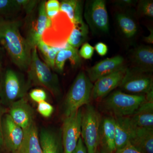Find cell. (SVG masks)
I'll return each mask as SVG.
<instances>
[{
    "instance_id": "1",
    "label": "cell",
    "mask_w": 153,
    "mask_h": 153,
    "mask_svg": "<svg viewBox=\"0 0 153 153\" xmlns=\"http://www.w3.org/2000/svg\"><path fill=\"white\" fill-rule=\"evenodd\" d=\"M20 27L18 22L1 21L0 42L14 64L21 70L27 71L33 49L26 38L22 36Z\"/></svg>"
},
{
    "instance_id": "2",
    "label": "cell",
    "mask_w": 153,
    "mask_h": 153,
    "mask_svg": "<svg viewBox=\"0 0 153 153\" xmlns=\"http://www.w3.org/2000/svg\"><path fill=\"white\" fill-rule=\"evenodd\" d=\"M27 72V83L30 87L31 85L41 86L49 91L55 97L61 95V87L58 76L41 60L37 47L32 49L31 60Z\"/></svg>"
},
{
    "instance_id": "3",
    "label": "cell",
    "mask_w": 153,
    "mask_h": 153,
    "mask_svg": "<svg viewBox=\"0 0 153 153\" xmlns=\"http://www.w3.org/2000/svg\"><path fill=\"white\" fill-rule=\"evenodd\" d=\"M146 95L129 94L116 91L100 100L102 112L113 117L131 116L146 100Z\"/></svg>"
},
{
    "instance_id": "4",
    "label": "cell",
    "mask_w": 153,
    "mask_h": 153,
    "mask_svg": "<svg viewBox=\"0 0 153 153\" xmlns=\"http://www.w3.org/2000/svg\"><path fill=\"white\" fill-rule=\"evenodd\" d=\"M93 84L84 71L77 74L66 94L63 103L64 117L84 105L90 104Z\"/></svg>"
},
{
    "instance_id": "5",
    "label": "cell",
    "mask_w": 153,
    "mask_h": 153,
    "mask_svg": "<svg viewBox=\"0 0 153 153\" xmlns=\"http://www.w3.org/2000/svg\"><path fill=\"white\" fill-rule=\"evenodd\" d=\"M73 27L67 15L60 11L55 16L49 19L42 40L51 47L63 48L67 44Z\"/></svg>"
},
{
    "instance_id": "6",
    "label": "cell",
    "mask_w": 153,
    "mask_h": 153,
    "mask_svg": "<svg viewBox=\"0 0 153 153\" xmlns=\"http://www.w3.org/2000/svg\"><path fill=\"white\" fill-rule=\"evenodd\" d=\"M101 119L100 113L90 104L82 110L81 137L87 153H96L98 149Z\"/></svg>"
},
{
    "instance_id": "7",
    "label": "cell",
    "mask_w": 153,
    "mask_h": 153,
    "mask_svg": "<svg viewBox=\"0 0 153 153\" xmlns=\"http://www.w3.org/2000/svg\"><path fill=\"white\" fill-rule=\"evenodd\" d=\"M84 17L88 26L94 34L101 35L109 32V19L105 1H87L84 9Z\"/></svg>"
},
{
    "instance_id": "8",
    "label": "cell",
    "mask_w": 153,
    "mask_h": 153,
    "mask_svg": "<svg viewBox=\"0 0 153 153\" xmlns=\"http://www.w3.org/2000/svg\"><path fill=\"white\" fill-rule=\"evenodd\" d=\"M119 87L129 94L146 95L153 91L152 75V73L127 68L123 80Z\"/></svg>"
},
{
    "instance_id": "9",
    "label": "cell",
    "mask_w": 153,
    "mask_h": 153,
    "mask_svg": "<svg viewBox=\"0 0 153 153\" xmlns=\"http://www.w3.org/2000/svg\"><path fill=\"white\" fill-rule=\"evenodd\" d=\"M82 108L64 117L61 131L63 153H73L81 137Z\"/></svg>"
},
{
    "instance_id": "10",
    "label": "cell",
    "mask_w": 153,
    "mask_h": 153,
    "mask_svg": "<svg viewBox=\"0 0 153 153\" xmlns=\"http://www.w3.org/2000/svg\"><path fill=\"white\" fill-rule=\"evenodd\" d=\"M29 87L27 81H25L22 74L13 69L6 71L4 76L3 95L9 105L25 97Z\"/></svg>"
},
{
    "instance_id": "11",
    "label": "cell",
    "mask_w": 153,
    "mask_h": 153,
    "mask_svg": "<svg viewBox=\"0 0 153 153\" xmlns=\"http://www.w3.org/2000/svg\"><path fill=\"white\" fill-rule=\"evenodd\" d=\"M127 67L100 77L93 85L91 98L94 100H101L109 94L111 91L119 87L123 80Z\"/></svg>"
},
{
    "instance_id": "12",
    "label": "cell",
    "mask_w": 153,
    "mask_h": 153,
    "mask_svg": "<svg viewBox=\"0 0 153 153\" xmlns=\"http://www.w3.org/2000/svg\"><path fill=\"white\" fill-rule=\"evenodd\" d=\"M46 1H42L38 6L37 13L33 16L28 26L26 40L32 47H37L42 40L43 34L48 25L49 19L45 9Z\"/></svg>"
},
{
    "instance_id": "13",
    "label": "cell",
    "mask_w": 153,
    "mask_h": 153,
    "mask_svg": "<svg viewBox=\"0 0 153 153\" xmlns=\"http://www.w3.org/2000/svg\"><path fill=\"white\" fill-rule=\"evenodd\" d=\"M2 127L4 146L11 153H16L24 139V130L14 122L9 114L3 116Z\"/></svg>"
},
{
    "instance_id": "14",
    "label": "cell",
    "mask_w": 153,
    "mask_h": 153,
    "mask_svg": "<svg viewBox=\"0 0 153 153\" xmlns=\"http://www.w3.org/2000/svg\"><path fill=\"white\" fill-rule=\"evenodd\" d=\"M97 149L100 153H114L117 151L114 119L112 117H102Z\"/></svg>"
},
{
    "instance_id": "15",
    "label": "cell",
    "mask_w": 153,
    "mask_h": 153,
    "mask_svg": "<svg viewBox=\"0 0 153 153\" xmlns=\"http://www.w3.org/2000/svg\"><path fill=\"white\" fill-rule=\"evenodd\" d=\"M125 67L124 58L122 56L117 55L102 60L88 68L86 74L93 83L100 77L115 72Z\"/></svg>"
},
{
    "instance_id": "16",
    "label": "cell",
    "mask_w": 153,
    "mask_h": 153,
    "mask_svg": "<svg viewBox=\"0 0 153 153\" xmlns=\"http://www.w3.org/2000/svg\"><path fill=\"white\" fill-rule=\"evenodd\" d=\"M9 115L15 123L23 130L34 122V111L25 97L14 102L10 105Z\"/></svg>"
},
{
    "instance_id": "17",
    "label": "cell",
    "mask_w": 153,
    "mask_h": 153,
    "mask_svg": "<svg viewBox=\"0 0 153 153\" xmlns=\"http://www.w3.org/2000/svg\"><path fill=\"white\" fill-rule=\"evenodd\" d=\"M131 68L145 73L153 71V48L149 46L141 45L131 50L130 55Z\"/></svg>"
},
{
    "instance_id": "18",
    "label": "cell",
    "mask_w": 153,
    "mask_h": 153,
    "mask_svg": "<svg viewBox=\"0 0 153 153\" xmlns=\"http://www.w3.org/2000/svg\"><path fill=\"white\" fill-rule=\"evenodd\" d=\"M131 11L122 9L116 12V22L122 36L127 40H132L137 35L139 26Z\"/></svg>"
},
{
    "instance_id": "19",
    "label": "cell",
    "mask_w": 153,
    "mask_h": 153,
    "mask_svg": "<svg viewBox=\"0 0 153 153\" xmlns=\"http://www.w3.org/2000/svg\"><path fill=\"white\" fill-rule=\"evenodd\" d=\"M146 96V100L130 117L137 127L153 128V91Z\"/></svg>"
},
{
    "instance_id": "20",
    "label": "cell",
    "mask_w": 153,
    "mask_h": 153,
    "mask_svg": "<svg viewBox=\"0 0 153 153\" xmlns=\"http://www.w3.org/2000/svg\"><path fill=\"white\" fill-rule=\"evenodd\" d=\"M117 150L128 144L136 127L130 116L114 117Z\"/></svg>"
},
{
    "instance_id": "21",
    "label": "cell",
    "mask_w": 153,
    "mask_h": 153,
    "mask_svg": "<svg viewBox=\"0 0 153 153\" xmlns=\"http://www.w3.org/2000/svg\"><path fill=\"white\" fill-rule=\"evenodd\" d=\"M39 137L42 153H62L61 131L52 129H43Z\"/></svg>"
},
{
    "instance_id": "22",
    "label": "cell",
    "mask_w": 153,
    "mask_h": 153,
    "mask_svg": "<svg viewBox=\"0 0 153 153\" xmlns=\"http://www.w3.org/2000/svg\"><path fill=\"white\" fill-rule=\"evenodd\" d=\"M129 143L142 153H153V128L136 127Z\"/></svg>"
},
{
    "instance_id": "23",
    "label": "cell",
    "mask_w": 153,
    "mask_h": 153,
    "mask_svg": "<svg viewBox=\"0 0 153 153\" xmlns=\"http://www.w3.org/2000/svg\"><path fill=\"white\" fill-rule=\"evenodd\" d=\"M24 131V139L16 153H42L38 128L35 122Z\"/></svg>"
},
{
    "instance_id": "24",
    "label": "cell",
    "mask_w": 153,
    "mask_h": 153,
    "mask_svg": "<svg viewBox=\"0 0 153 153\" xmlns=\"http://www.w3.org/2000/svg\"><path fill=\"white\" fill-rule=\"evenodd\" d=\"M81 57L77 49L67 44L57 53L55 62V69L61 73L64 69L65 63L69 60L72 66H77L81 63Z\"/></svg>"
},
{
    "instance_id": "25",
    "label": "cell",
    "mask_w": 153,
    "mask_h": 153,
    "mask_svg": "<svg viewBox=\"0 0 153 153\" xmlns=\"http://www.w3.org/2000/svg\"><path fill=\"white\" fill-rule=\"evenodd\" d=\"M60 11L66 13L73 24L82 20L83 1L65 0L60 2Z\"/></svg>"
},
{
    "instance_id": "26",
    "label": "cell",
    "mask_w": 153,
    "mask_h": 153,
    "mask_svg": "<svg viewBox=\"0 0 153 153\" xmlns=\"http://www.w3.org/2000/svg\"><path fill=\"white\" fill-rule=\"evenodd\" d=\"M73 30L68 38L67 44L77 49L86 41L88 33V27L83 20L73 24Z\"/></svg>"
},
{
    "instance_id": "27",
    "label": "cell",
    "mask_w": 153,
    "mask_h": 153,
    "mask_svg": "<svg viewBox=\"0 0 153 153\" xmlns=\"http://www.w3.org/2000/svg\"><path fill=\"white\" fill-rule=\"evenodd\" d=\"M137 13L142 17L152 18L153 17V2L152 0H141L137 2Z\"/></svg>"
},
{
    "instance_id": "28",
    "label": "cell",
    "mask_w": 153,
    "mask_h": 153,
    "mask_svg": "<svg viewBox=\"0 0 153 153\" xmlns=\"http://www.w3.org/2000/svg\"><path fill=\"white\" fill-rule=\"evenodd\" d=\"M60 2L57 0H49L45 3V9L47 17L51 19L60 11Z\"/></svg>"
},
{
    "instance_id": "29",
    "label": "cell",
    "mask_w": 153,
    "mask_h": 153,
    "mask_svg": "<svg viewBox=\"0 0 153 153\" xmlns=\"http://www.w3.org/2000/svg\"><path fill=\"white\" fill-rule=\"evenodd\" d=\"M62 48L49 46V51L44 58L46 64L50 68L55 69V60L57 53Z\"/></svg>"
},
{
    "instance_id": "30",
    "label": "cell",
    "mask_w": 153,
    "mask_h": 153,
    "mask_svg": "<svg viewBox=\"0 0 153 153\" xmlns=\"http://www.w3.org/2000/svg\"><path fill=\"white\" fill-rule=\"evenodd\" d=\"M20 9L16 0H0V13L14 12Z\"/></svg>"
},
{
    "instance_id": "31",
    "label": "cell",
    "mask_w": 153,
    "mask_h": 153,
    "mask_svg": "<svg viewBox=\"0 0 153 153\" xmlns=\"http://www.w3.org/2000/svg\"><path fill=\"white\" fill-rule=\"evenodd\" d=\"M37 111L40 114L44 117H49L54 112V107L46 101L41 102L38 103Z\"/></svg>"
},
{
    "instance_id": "32",
    "label": "cell",
    "mask_w": 153,
    "mask_h": 153,
    "mask_svg": "<svg viewBox=\"0 0 153 153\" xmlns=\"http://www.w3.org/2000/svg\"><path fill=\"white\" fill-rule=\"evenodd\" d=\"M20 8L24 9L27 14L29 15L33 12L39 1L35 0H16Z\"/></svg>"
},
{
    "instance_id": "33",
    "label": "cell",
    "mask_w": 153,
    "mask_h": 153,
    "mask_svg": "<svg viewBox=\"0 0 153 153\" xmlns=\"http://www.w3.org/2000/svg\"><path fill=\"white\" fill-rule=\"evenodd\" d=\"M30 96L31 99L37 103L46 101L47 94L45 91L41 88H35L30 91Z\"/></svg>"
},
{
    "instance_id": "34",
    "label": "cell",
    "mask_w": 153,
    "mask_h": 153,
    "mask_svg": "<svg viewBox=\"0 0 153 153\" xmlns=\"http://www.w3.org/2000/svg\"><path fill=\"white\" fill-rule=\"evenodd\" d=\"M94 50V48L90 44L87 43H84L82 44L79 50V56L86 60L90 59L93 56Z\"/></svg>"
},
{
    "instance_id": "35",
    "label": "cell",
    "mask_w": 153,
    "mask_h": 153,
    "mask_svg": "<svg viewBox=\"0 0 153 153\" xmlns=\"http://www.w3.org/2000/svg\"><path fill=\"white\" fill-rule=\"evenodd\" d=\"M94 49H95L98 55L101 56L106 55L108 51L107 46L102 42H99L96 44Z\"/></svg>"
},
{
    "instance_id": "36",
    "label": "cell",
    "mask_w": 153,
    "mask_h": 153,
    "mask_svg": "<svg viewBox=\"0 0 153 153\" xmlns=\"http://www.w3.org/2000/svg\"><path fill=\"white\" fill-rule=\"evenodd\" d=\"M117 6L120 7L127 8L136 4L137 3V1L134 0H117L114 2Z\"/></svg>"
},
{
    "instance_id": "37",
    "label": "cell",
    "mask_w": 153,
    "mask_h": 153,
    "mask_svg": "<svg viewBox=\"0 0 153 153\" xmlns=\"http://www.w3.org/2000/svg\"><path fill=\"white\" fill-rule=\"evenodd\" d=\"M114 153H142L137 150L129 143H128L124 147L117 150Z\"/></svg>"
},
{
    "instance_id": "38",
    "label": "cell",
    "mask_w": 153,
    "mask_h": 153,
    "mask_svg": "<svg viewBox=\"0 0 153 153\" xmlns=\"http://www.w3.org/2000/svg\"><path fill=\"white\" fill-rule=\"evenodd\" d=\"M73 153H87L86 148L81 137L79 138L77 146Z\"/></svg>"
},
{
    "instance_id": "39",
    "label": "cell",
    "mask_w": 153,
    "mask_h": 153,
    "mask_svg": "<svg viewBox=\"0 0 153 153\" xmlns=\"http://www.w3.org/2000/svg\"><path fill=\"white\" fill-rule=\"evenodd\" d=\"M5 112V110L0 104V149L2 147L4 146V142H3L2 127V119L3 114Z\"/></svg>"
},
{
    "instance_id": "40",
    "label": "cell",
    "mask_w": 153,
    "mask_h": 153,
    "mask_svg": "<svg viewBox=\"0 0 153 153\" xmlns=\"http://www.w3.org/2000/svg\"><path fill=\"white\" fill-rule=\"evenodd\" d=\"M150 30V34L149 36L145 37L144 40L147 43L152 44L153 43V30L152 28H149Z\"/></svg>"
},
{
    "instance_id": "41",
    "label": "cell",
    "mask_w": 153,
    "mask_h": 153,
    "mask_svg": "<svg viewBox=\"0 0 153 153\" xmlns=\"http://www.w3.org/2000/svg\"><path fill=\"white\" fill-rule=\"evenodd\" d=\"M96 153H100V152L99 151H98V150L97 149V151L96 152Z\"/></svg>"
}]
</instances>
